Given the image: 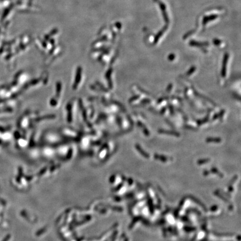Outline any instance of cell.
Returning <instances> with one entry per match:
<instances>
[{
	"mask_svg": "<svg viewBox=\"0 0 241 241\" xmlns=\"http://www.w3.org/2000/svg\"><path fill=\"white\" fill-rule=\"evenodd\" d=\"M150 102V101L149 99H144V100H142V101H141V103H149V102Z\"/></svg>",
	"mask_w": 241,
	"mask_h": 241,
	"instance_id": "obj_15",
	"label": "cell"
},
{
	"mask_svg": "<svg viewBox=\"0 0 241 241\" xmlns=\"http://www.w3.org/2000/svg\"><path fill=\"white\" fill-rule=\"evenodd\" d=\"M214 235H216V236H232L233 235V234H231V233H225V234H220V233H214Z\"/></svg>",
	"mask_w": 241,
	"mask_h": 241,
	"instance_id": "obj_12",
	"label": "cell"
},
{
	"mask_svg": "<svg viewBox=\"0 0 241 241\" xmlns=\"http://www.w3.org/2000/svg\"><path fill=\"white\" fill-rule=\"evenodd\" d=\"M212 172H213V173L217 174V175H218V176H220V177H221V178H222L223 176V175H222V173L220 172V171H218V170H217V169L216 168H212Z\"/></svg>",
	"mask_w": 241,
	"mask_h": 241,
	"instance_id": "obj_6",
	"label": "cell"
},
{
	"mask_svg": "<svg viewBox=\"0 0 241 241\" xmlns=\"http://www.w3.org/2000/svg\"><path fill=\"white\" fill-rule=\"evenodd\" d=\"M154 157L155 159L159 160H160L163 162H166L168 161V158L167 157L163 156V155H160L158 154H155L154 155Z\"/></svg>",
	"mask_w": 241,
	"mask_h": 241,
	"instance_id": "obj_5",
	"label": "cell"
},
{
	"mask_svg": "<svg viewBox=\"0 0 241 241\" xmlns=\"http://www.w3.org/2000/svg\"><path fill=\"white\" fill-rule=\"evenodd\" d=\"M175 55L171 54L168 56V59L170 61H173V60H174V59H175Z\"/></svg>",
	"mask_w": 241,
	"mask_h": 241,
	"instance_id": "obj_10",
	"label": "cell"
},
{
	"mask_svg": "<svg viewBox=\"0 0 241 241\" xmlns=\"http://www.w3.org/2000/svg\"><path fill=\"white\" fill-rule=\"evenodd\" d=\"M139 97H140L139 95H135V97H133L132 98H131V99H130V102H132V101H135V100L137 99Z\"/></svg>",
	"mask_w": 241,
	"mask_h": 241,
	"instance_id": "obj_13",
	"label": "cell"
},
{
	"mask_svg": "<svg viewBox=\"0 0 241 241\" xmlns=\"http://www.w3.org/2000/svg\"><path fill=\"white\" fill-rule=\"evenodd\" d=\"M159 132L161 133H164V134H166V135L175 136H177V137L180 136V133H178L177 132H175V131H168V130H159Z\"/></svg>",
	"mask_w": 241,
	"mask_h": 241,
	"instance_id": "obj_2",
	"label": "cell"
},
{
	"mask_svg": "<svg viewBox=\"0 0 241 241\" xmlns=\"http://www.w3.org/2000/svg\"><path fill=\"white\" fill-rule=\"evenodd\" d=\"M221 138L219 137H208L206 139L207 142H217L219 143L221 142Z\"/></svg>",
	"mask_w": 241,
	"mask_h": 241,
	"instance_id": "obj_4",
	"label": "cell"
},
{
	"mask_svg": "<svg viewBox=\"0 0 241 241\" xmlns=\"http://www.w3.org/2000/svg\"><path fill=\"white\" fill-rule=\"evenodd\" d=\"M195 70H196V67H195V66H192V67L191 68L187 73V75L188 76L192 75V74L194 72Z\"/></svg>",
	"mask_w": 241,
	"mask_h": 241,
	"instance_id": "obj_8",
	"label": "cell"
},
{
	"mask_svg": "<svg viewBox=\"0 0 241 241\" xmlns=\"http://www.w3.org/2000/svg\"><path fill=\"white\" fill-rule=\"evenodd\" d=\"M209 159H201V160H199L198 161V164H199V165H201V164H206V163H208V162H209Z\"/></svg>",
	"mask_w": 241,
	"mask_h": 241,
	"instance_id": "obj_9",
	"label": "cell"
},
{
	"mask_svg": "<svg viewBox=\"0 0 241 241\" xmlns=\"http://www.w3.org/2000/svg\"><path fill=\"white\" fill-rule=\"evenodd\" d=\"M228 58H229V54L226 53L224 56L223 63H222V70H221V75L222 77H225L226 76V66H227V64Z\"/></svg>",
	"mask_w": 241,
	"mask_h": 241,
	"instance_id": "obj_1",
	"label": "cell"
},
{
	"mask_svg": "<svg viewBox=\"0 0 241 241\" xmlns=\"http://www.w3.org/2000/svg\"><path fill=\"white\" fill-rule=\"evenodd\" d=\"M208 118H209V117H208V116L207 117H205L203 119V120L197 121V122H198V124H199V125H202V124H203V123H204L207 122L208 121Z\"/></svg>",
	"mask_w": 241,
	"mask_h": 241,
	"instance_id": "obj_7",
	"label": "cell"
},
{
	"mask_svg": "<svg viewBox=\"0 0 241 241\" xmlns=\"http://www.w3.org/2000/svg\"><path fill=\"white\" fill-rule=\"evenodd\" d=\"M142 129H143V131H144V132L145 135H146V136H149L150 132H149V131H148V130L147 129V128H146V127H145L144 128H143Z\"/></svg>",
	"mask_w": 241,
	"mask_h": 241,
	"instance_id": "obj_11",
	"label": "cell"
},
{
	"mask_svg": "<svg viewBox=\"0 0 241 241\" xmlns=\"http://www.w3.org/2000/svg\"><path fill=\"white\" fill-rule=\"evenodd\" d=\"M136 148L137 151L140 152V154L141 155H142L144 157H145V158H149L150 156L149 154L146 153V152L142 149L141 147L139 145H136Z\"/></svg>",
	"mask_w": 241,
	"mask_h": 241,
	"instance_id": "obj_3",
	"label": "cell"
},
{
	"mask_svg": "<svg viewBox=\"0 0 241 241\" xmlns=\"http://www.w3.org/2000/svg\"><path fill=\"white\" fill-rule=\"evenodd\" d=\"M172 87H173V85H172V84H170L169 85H168V88H167V89H166V91L167 92H170L171 89V88H172Z\"/></svg>",
	"mask_w": 241,
	"mask_h": 241,
	"instance_id": "obj_14",
	"label": "cell"
}]
</instances>
